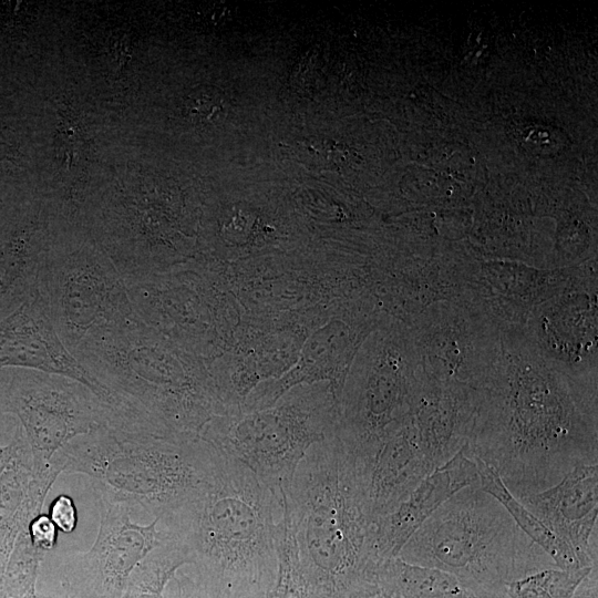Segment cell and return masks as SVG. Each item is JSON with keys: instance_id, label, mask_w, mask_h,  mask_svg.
Segmentation results:
<instances>
[{"instance_id": "5b68a950", "label": "cell", "mask_w": 598, "mask_h": 598, "mask_svg": "<svg viewBox=\"0 0 598 598\" xmlns=\"http://www.w3.org/2000/svg\"><path fill=\"white\" fill-rule=\"evenodd\" d=\"M158 332L136 320L73 357L101 383L167 430L199 436L218 412L205 378L177 362Z\"/></svg>"}, {"instance_id": "30bf717a", "label": "cell", "mask_w": 598, "mask_h": 598, "mask_svg": "<svg viewBox=\"0 0 598 598\" xmlns=\"http://www.w3.org/2000/svg\"><path fill=\"white\" fill-rule=\"evenodd\" d=\"M22 368L71 378L121 414L130 404L92 375L59 338L38 291L0 319V369Z\"/></svg>"}, {"instance_id": "e0dca14e", "label": "cell", "mask_w": 598, "mask_h": 598, "mask_svg": "<svg viewBox=\"0 0 598 598\" xmlns=\"http://www.w3.org/2000/svg\"><path fill=\"white\" fill-rule=\"evenodd\" d=\"M171 535L136 566L120 598H163L174 575L183 566L192 564L185 545Z\"/></svg>"}, {"instance_id": "9a60e30c", "label": "cell", "mask_w": 598, "mask_h": 598, "mask_svg": "<svg viewBox=\"0 0 598 598\" xmlns=\"http://www.w3.org/2000/svg\"><path fill=\"white\" fill-rule=\"evenodd\" d=\"M374 585L392 598H508L476 590L444 570L392 557L381 560Z\"/></svg>"}, {"instance_id": "d6986e66", "label": "cell", "mask_w": 598, "mask_h": 598, "mask_svg": "<svg viewBox=\"0 0 598 598\" xmlns=\"http://www.w3.org/2000/svg\"><path fill=\"white\" fill-rule=\"evenodd\" d=\"M591 568L542 569L509 582L506 586V594L508 598H573Z\"/></svg>"}, {"instance_id": "ffe728a7", "label": "cell", "mask_w": 598, "mask_h": 598, "mask_svg": "<svg viewBox=\"0 0 598 598\" xmlns=\"http://www.w3.org/2000/svg\"><path fill=\"white\" fill-rule=\"evenodd\" d=\"M226 102L221 94L212 87L193 91L185 102L188 118L203 126L218 124L226 114Z\"/></svg>"}, {"instance_id": "4fadbf2b", "label": "cell", "mask_w": 598, "mask_h": 598, "mask_svg": "<svg viewBox=\"0 0 598 598\" xmlns=\"http://www.w3.org/2000/svg\"><path fill=\"white\" fill-rule=\"evenodd\" d=\"M435 470L414 424L390 434L363 472L374 518L392 513Z\"/></svg>"}, {"instance_id": "277c9868", "label": "cell", "mask_w": 598, "mask_h": 598, "mask_svg": "<svg viewBox=\"0 0 598 598\" xmlns=\"http://www.w3.org/2000/svg\"><path fill=\"white\" fill-rule=\"evenodd\" d=\"M399 557L444 570L492 594H506L509 582L556 567L503 505L478 485L463 488L443 503Z\"/></svg>"}, {"instance_id": "7a4b0ae2", "label": "cell", "mask_w": 598, "mask_h": 598, "mask_svg": "<svg viewBox=\"0 0 598 598\" xmlns=\"http://www.w3.org/2000/svg\"><path fill=\"white\" fill-rule=\"evenodd\" d=\"M301 567L319 598L374 585L375 519L361 471L337 433L315 444L279 487Z\"/></svg>"}, {"instance_id": "5bb4252c", "label": "cell", "mask_w": 598, "mask_h": 598, "mask_svg": "<svg viewBox=\"0 0 598 598\" xmlns=\"http://www.w3.org/2000/svg\"><path fill=\"white\" fill-rule=\"evenodd\" d=\"M37 220L10 231L0 247V319L38 291V277L50 247Z\"/></svg>"}, {"instance_id": "9c48e42d", "label": "cell", "mask_w": 598, "mask_h": 598, "mask_svg": "<svg viewBox=\"0 0 598 598\" xmlns=\"http://www.w3.org/2000/svg\"><path fill=\"white\" fill-rule=\"evenodd\" d=\"M100 524L92 547L69 556L59 570L68 598H120L136 566L171 538L158 528L159 518L147 525L132 520V507L97 499Z\"/></svg>"}, {"instance_id": "2e32d148", "label": "cell", "mask_w": 598, "mask_h": 598, "mask_svg": "<svg viewBox=\"0 0 598 598\" xmlns=\"http://www.w3.org/2000/svg\"><path fill=\"white\" fill-rule=\"evenodd\" d=\"M478 472L481 489L497 499L516 524L564 570L580 569L570 548L533 515L505 486L494 468L478 458H473Z\"/></svg>"}, {"instance_id": "cb8c5ba5", "label": "cell", "mask_w": 598, "mask_h": 598, "mask_svg": "<svg viewBox=\"0 0 598 598\" xmlns=\"http://www.w3.org/2000/svg\"><path fill=\"white\" fill-rule=\"evenodd\" d=\"M10 452V442L6 445L0 444V472L8 458Z\"/></svg>"}, {"instance_id": "52a82bcc", "label": "cell", "mask_w": 598, "mask_h": 598, "mask_svg": "<svg viewBox=\"0 0 598 598\" xmlns=\"http://www.w3.org/2000/svg\"><path fill=\"white\" fill-rule=\"evenodd\" d=\"M14 415L32 456L33 474L52 468L56 453L72 440L102 427L141 432L82 383L42 371L0 369V415Z\"/></svg>"}, {"instance_id": "ba28073f", "label": "cell", "mask_w": 598, "mask_h": 598, "mask_svg": "<svg viewBox=\"0 0 598 598\" xmlns=\"http://www.w3.org/2000/svg\"><path fill=\"white\" fill-rule=\"evenodd\" d=\"M330 409L312 395L241 419H212L199 437L249 468L268 488L279 492L310 447L332 436Z\"/></svg>"}, {"instance_id": "7c38bea8", "label": "cell", "mask_w": 598, "mask_h": 598, "mask_svg": "<svg viewBox=\"0 0 598 598\" xmlns=\"http://www.w3.org/2000/svg\"><path fill=\"white\" fill-rule=\"evenodd\" d=\"M478 485L473 458L462 447L431 472L392 513L378 517L373 549L381 561L398 557L412 535L455 493Z\"/></svg>"}, {"instance_id": "ac0fdd59", "label": "cell", "mask_w": 598, "mask_h": 598, "mask_svg": "<svg viewBox=\"0 0 598 598\" xmlns=\"http://www.w3.org/2000/svg\"><path fill=\"white\" fill-rule=\"evenodd\" d=\"M276 551L277 574L266 598H319L301 567L292 525L283 506L276 530Z\"/></svg>"}, {"instance_id": "44dd1931", "label": "cell", "mask_w": 598, "mask_h": 598, "mask_svg": "<svg viewBox=\"0 0 598 598\" xmlns=\"http://www.w3.org/2000/svg\"><path fill=\"white\" fill-rule=\"evenodd\" d=\"M163 598H208V596L192 571H184L181 568L166 585Z\"/></svg>"}, {"instance_id": "6da1fadb", "label": "cell", "mask_w": 598, "mask_h": 598, "mask_svg": "<svg viewBox=\"0 0 598 598\" xmlns=\"http://www.w3.org/2000/svg\"><path fill=\"white\" fill-rule=\"evenodd\" d=\"M281 513L280 492L216 451L208 480L161 524L187 548L208 598H266L277 574Z\"/></svg>"}, {"instance_id": "8fae6325", "label": "cell", "mask_w": 598, "mask_h": 598, "mask_svg": "<svg viewBox=\"0 0 598 598\" xmlns=\"http://www.w3.org/2000/svg\"><path fill=\"white\" fill-rule=\"evenodd\" d=\"M517 499L570 548L581 568L597 566V464L576 466L554 486Z\"/></svg>"}, {"instance_id": "d4e9b609", "label": "cell", "mask_w": 598, "mask_h": 598, "mask_svg": "<svg viewBox=\"0 0 598 598\" xmlns=\"http://www.w3.org/2000/svg\"><path fill=\"white\" fill-rule=\"evenodd\" d=\"M9 153H10V145L3 138V135L0 133V159L6 158Z\"/></svg>"}, {"instance_id": "603a6c76", "label": "cell", "mask_w": 598, "mask_h": 598, "mask_svg": "<svg viewBox=\"0 0 598 598\" xmlns=\"http://www.w3.org/2000/svg\"><path fill=\"white\" fill-rule=\"evenodd\" d=\"M49 516L56 528L63 533H72L76 527V507L68 495L61 494L53 499Z\"/></svg>"}, {"instance_id": "7402d4cb", "label": "cell", "mask_w": 598, "mask_h": 598, "mask_svg": "<svg viewBox=\"0 0 598 598\" xmlns=\"http://www.w3.org/2000/svg\"><path fill=\"white\" fill-rule=\"evenodd\" d=\"M29 535L33 546L47 554L56 544L58 528L49 515L41 513L30 522Z\"/></svg>"}, {"instance_id": "3957f363", "label": "cell", "mask_w": 598, "mask_h": 598, "mask_svg": "<svg viewBox=\"0 0 598 598\" xmlns=\"http://www.w3.org/2000/svg\"><path fill=\"white\" fill-rule=\"evenodd\" d=\"M215 457L199 436L102 427L69 442L52 463L89 476L96 499L140 506L162 522L208 480Z\"/></svg>"}, {"instance_id": "8992f818", "label": "cell", "mask_w": 598, "mask_h": 598, "mask_svg": "<svg viewBox=\"0 0 598 598\" xmlns=\"http://www.w3.org/2000/svg\"><path fill=\"white\" fill-rule=\"evenodd\" d=\"M38 293L72 355L138 320L125 279L95 241L50 245L40 267Z\"/></svg>"}, {"instance_id": "484cf974", "label": "cell", "mask_w": 598, "mask_h": 598, "mask_svg": "<svg viewBox=\"0 0 598 598\" xmlns=\"http://www.w3.org/2000/svg\"><path fill=\"white\" fill-rule=\"evenodd\" d=\"M34 598H68V597L64 596V595H59V596H54V595H37Z\"/></svg>"}]
</instances>
